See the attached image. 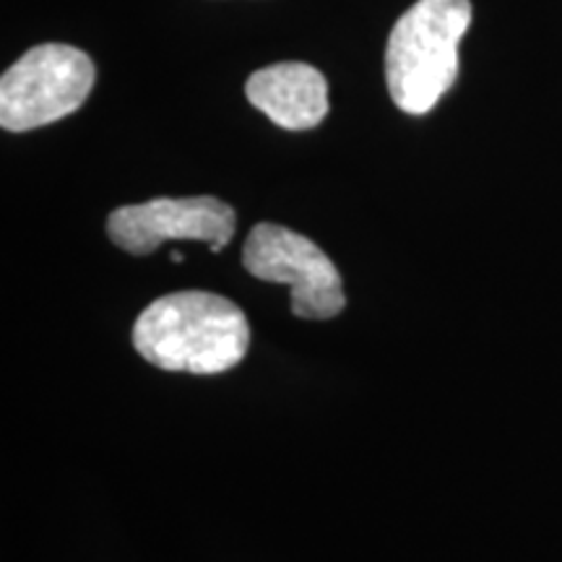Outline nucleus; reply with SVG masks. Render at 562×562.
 <instances>
[{
  "label": "nucleus",
  "mask_w": 562,
  "mask_h": 562,
  "mask_svg": "<svg viewBox=\"0 0 562 562\" xmlns=\"http://www.w3.org/2000/svg\"><path fill=\"white\" fill-rule=\"evenodd\" d=\"M243 263L252 277L292 290V313L307 321H328L347 305L339 269L305 235L279 227L256 224L245 240Z\"/></svg>",
  "instance_id": "4"
},
{
  "label": "nucleus",
  "mask_w": 562,
  "mask_h": 562,
  "mask_svg": "<svg viewBox=\"0 0 562 562\" xmlns=\"http://www.w3.org/2000/svg\"><path fill=\"white\" fill-rule=\"evenodd\" d=\"M94 76V63L79 47H32L0 79V125L24 133L63 121L87 102Z\"/></svg>",
  "instance_id": "3"
},
{
  "label": "nucleus",
  "mask_w": 562,
  "mask_h": 562,
  "mask_svg": "<svg viewBox=\"0 0 562 562\" xmlns=\"http://www.w3.org/2000/svg\"><path fill=\"white\" fill-rule=\"evenodd\" d=\"M469 26V0H417L393 24L385 47V81L398 110L427 115L453 87L459 42Z\"/></svg>",
  "instance_id": "2"
},
{
  "label": "nucleus",
  "mask_w": 562,
  "mask_h": 562,
  "mask_svg": "<svg viewBox=\"0 0 562 562\" xmlns=\"http://www.w3.org/2000/svg\"><path fill=\"white\" fill-rule=\"evenodd\" d=\"M108 235L133 256H146L167 240H199L220 252L235 235V209L214 195L154 199L112 211Z\"/></svg>",
  "instance_id": "5"
},
{
  "label": "nucleus",
  "mask_w": 562,
  "mask_h": 562,
  "mask_svg": "<svg viewBox=\"0 0 562 562\" xmlns=\"http://www.w3.org/2000/svg\"><path fill=\"white\" fill-rule=\"evenodd\" d=\"M245 97L286 131H311L328 115V81L307 63H273L256 70L245 83Z\"/></svg>",
  "instance_id": "6"
},
{
  "label": "nucleus",
  "mask_w": 562,
  "mask_h": 562,
  "mask_svg": "<svg viewBox=\"0 0 562 562\" xmlns=\"http://www.w3.org/2000/svg\"><path fill=\"white\" fill-rule=\"evenodd\" d=\"M250 326L235 302L211 292H175L151 302L133 326V347L170 372L216 375L243 362Z\"/></svg>",
  "instance_id": "1"
}]
</instances>
